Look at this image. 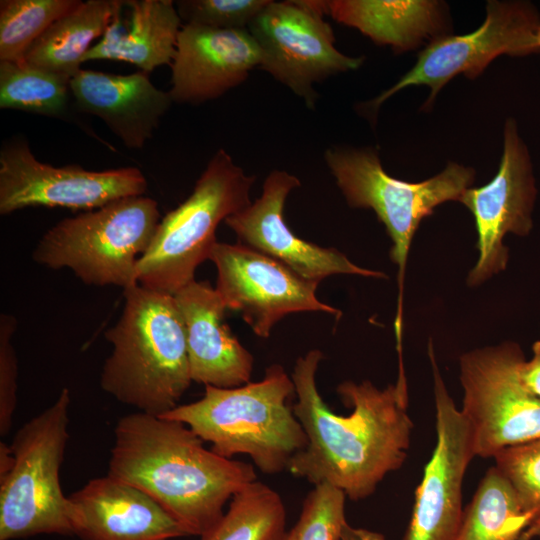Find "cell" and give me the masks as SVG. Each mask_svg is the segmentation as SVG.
<instances>
[{
    "label": "cell",
    "instance_id": "1",
    "mask_svg": "<svg viewBox=\"0 0 540 540\" xmlns=\"http://www.w3.org/2000/svg\"><path fill=\"white\" fill-rule=\"evenodd\" d=\"M323 353L318 349L299 357L291 378L296 402L293 412L307 445L291 460L288 471L311 484H329L353 501L372 495L390 472L405 462L414 424L407 412V387L377 388L368 380L337 386L348 415L330 410L321 397L316 374Z\"/></svg>",
    "mask_w": 540,
    "mask_h": 540
},
{
    "label": "cell",
    "instance_id": "2",
    "mask_svg": "<svg viewBox=\"0 0 540 540\" xmlns=\"http://www.w3.org/2000/svg\"><path fill=\"white\" fill-rule=\"evenodd\" d=\"M182 422L136 412L114 428L108 475L151 496L185 530L203 536L229 499L257 480L254 467L206 449Z\"/></svg>",
    "mask_w": 540,
    "mask_h": 540
},
{
    "label": "cell",
    "instance_id": "3",
    "mask_svg": "<svg viewBox=\"0 0 540 540\" xmlns=\"http://www.w3.org/2000/svg\"><path fill=\"white\" fill-rule=\"evenodd\" d=\"M123 296L118 321L104 333L112 352L100 386L121 403L163 416L192 383L183 318L173 295L137 284Z\"/></svg>",
    "mask_w": 540,
    "mask_h": 540
},
{
    "label": "cell",
    "instance_id": "4",
    "mask_svg": "<svg viewBox=\"0 0 540 540\" xmlns=\"http://www.w3.org/2000/svg\"><path fill=\"white\" fill-rule=\"evenodd\" d=\"M291 376L280 364L266 368L262 380L234 388L206 385L203 396L163 416L187 425L216 454L231 459L245 454L265 474L288 470L307 445L293 412Z\"/></svg>",
    "mask_w": 540,
    "mask_h": 540
},
{
    "label": "cell",
    "instance_id": "5",
    "mask_svg": "<svg viewBox=\"0 0 540 540\" xmlns=\"http://www.w3.org/2000/svg\"><path fill=\"white\" fill-rule=\"evenodd\" d=\"M255 177L219 149L196 181L190 196L159 222L152 242L137 264L144 288L175 295L195 281V272L217 242L218 225L251 204Z\"/></svg>",
    "mask_w": 540,
    "mask_h": 540
},
{
    "label": "cell",
    "instance_id": "6",
    "mask_svg": "<svg viewBox=\"0 0 540 540\" xmlns=\"http://www.w3.org/2000/svg\"><path fill=\"white\" fill-rule=\"evenodd\" d=\"M160 222L158 203L139 195L65 218L47 230L32 253L47 268L70 269L86 285H137V264Z\"/></svg>",
    "mask_w": 540,
    "mask_h": 540
},
{
    "label": "cell",
    "instance_id": "7",
    "mask_svg": "<svg viewBox=\"0 0 540 540\" xmlns=\"http://www.w3.org/2000/svg\"><path fill=\"white\" fill-rule=\"evenodd\" d=\"M324 159L348 205L372 209L392 241L390 258L398 266L399 287L394 328L401 348L403 285L411 241L436 206L460 200L473 182L474 171L451 162L434 177L411 183L387 174L373 149L335 146L326 149Z\"/></svg>",
    "mask_w": 540,
    "mask_h": 540
},
{
    "label": "cell",
    "instance_id": "8",
    "mask_svg": "<svg viewBox=\"0 0 540 540\" xmlns=\"http://www.w3.org/2000/svg\"><path fill=\"white\" fill-rule=\"evenodd\" d=\"M70 402V391L63 388L52 405L16 432L10 444L14 464L0 478V540L73 535L59 477Z\"/></svg>",
    "mask_w": 540,
    "mask_h": 540
},
{
    "label": "cell",
    "instance_id": "9",
    "mask_svg": "<svg viewBox=\"0 0 540 540\" xmlns=\"http://www.w3.org/2000/svg\"><path fill=\"white\" fill-rule=\"evenodd\" d=\"M513 342L472 350L460 358L462 408L475 456L540 438V399L521 381L524 361Z\"/></svg>",
    "mask_w": 540,
    "mask_h": 540
},
{
    "label": "cell",
    "instance_id": "10",
    "mask_svg": "<svg viewBox=\"0 0 540 540\" xmlns=\"http://www.w3.org/2000/svg\"><path fill=\"white\" fill-rule=\"evenodd\" d=\"M325 14L327 1H270L248 27L261 53L258 68L302 98L309 109L318 99L315 83L356 70L364 60L335 47Z\"/></svg>",
    "mask_w": 540,
    "mask_h": 540
},
{
    "label": "cell",
    "instance_id": "11",
    "mask_svg": "<svg viewBox=\"0 0 540 540\" xmlns=\"http://www.w3.org/2000/svg\"><path fill=\"white\" fill-rule=\"evenodd\" d=\"M486 11L483 24L475 31L432 39L413 68L372 100L369 108L377 110L390 96L412 85L430 88L424 107L430 106L440 89L459 74L473 79L499 55L540 52V18L533 6L519 1H488Z\"/></svg>",
    "mask_w": 540,
    "mask_h": 540
},
{
    "label": "cell",
    "instance_id": "12",
    "mask_svg": "<svg viewBox=\"0 0 540 540\" xmlns=\"http://www.w3.org/2000/svg\"><path fill=\"white\" fill-rule=\"evenodd\" d=\"M147 179L136 167L91 171L73 164L40 162L26 140L7 142L0 151V214L33 207L93 210L112 201L144 195Z\"/></svg>",
    "mask_w": 540,
    "mask_h": 540
},
{
    "label": "cell",
    "instance_id": "13",
    "mask_svg": "<svg viewBox=\"0 0 540 540\" xmlns=\"http://www.w3.org/2000/svg\"><path fill=\"white\" fill-rule=\"evenodd\" d=\"M209 260L217 269L215 289L227 310L242 319L261 338H268L282 318L296 312H342L316 296L317 282L246 245L216 242Z\"/></svg>",
    "mask_w": 540,
    "mask_h": 540
},
{
    "label": "cell",
    "instance_id": "14",
    "mask_svg": "<svg viewBox=\"0 0 540 540\" xmlns=\"http://www.w3.org/2000/svg\"><path fill=\"white\" fill-rule=\"evenodd\" d=\"M428 355L434 378L436 445L415 492L403 540H452L462 519V486L475 456L470 427L450 396L436 362Z\"/></svg>",
    "mask_w": 540,
    "mask_h": 540
},
{
    "label": "cell",
    "instance_id": "15",
    "mask_svg": "<svg viewBox=\"0 0 540 540\" xmlns=\"http://www.w3.org/2000/svg\"><path fill=\"white\" fill-rule=\"evenodd\" d=\"M535 198L528 150L514 120L508 119L496 175L484 186L466 189L459 200L473 214L478 234L479 258L469 273V285H478L504 270L508 250L503 238L509 232L520 236L529 233Z\"/></svg>",
    "mask_w": 540,
    "mask_h": 540
},
{
    "label": "cell",
    "instance_id": "16",
    "mask_svg": "<svg viewBox=\"0 0 540 540\" xmlns=\"http://www.w3.org/2000/svg\"><path fill=\"white\" fill-rule=\"evenodd\" d=\"M299 186L296 176L274 170L266 177L260 197L224 222L240 244L273 258L306 280L320 283L336 274L387 278L383 272L359 267L335 248L308 242L291 231L284 207L289 193Z\"/></svg>",
    "mask_w": 540,
    "mask_h": 540
},
{
    "label": "cell",
    "instance_id": "17",
    "mask_svg": "<svg viewBox=\"0 0 540 540\" xmlns=\"http://www.w3.org/2000/svg\"><path fill=\"white\" fill-rule=\"evenodd\" d=\"M260 49L245 30L183 24L170 65L173 102L197 105L217 99L258 68Z\"/></svg>",
    "mask_w": 540,
    "mask_h": 540
},
{
    "label": "cell",
    "instance_id": "18",
    "mask_svg": "<svg viewBox=\"0 0 540 540\" xmlns=\"http://www.w3.org/2000/svg\"><path fill=\"white\" fill-rule=\"evenodd\" d=\"M73 535L81 540H170L188 536L151 496L110 475L68 496Z\"/></svg>",
    "mask_w": 540,
    "mask_h": 540
},
{
    "label": "cell",
    "instance_id": "19",
    "mask_svg": "<svg viewBox=\"0 0 540 540\" xmlns=\"http://www.w3.org/2000/svg\"><path fill=\"white\" fill-rule=\"evenodd\" d=\"M183 318L192 382L234 388L250 382L254 358L225 322L215 287L193 281L173 295Z\"/></svg>",
    "mask_w": 540,
    "mask_h": 540
},
{
    "label": "cell",
    "instance_id": "20",
    "mask_svg": "<svg viewBox=\"0 0 540 540\" xmlns=\"http://www.w3.org/2000/svg\"><path fill=\"white\" fill-rule=\"evenodd\" d=\"M69 86L78 110L100 118L129 149H141L153 137L174 103L142 71L123 75L81 69Z\"/></svg>",
    "mask_w": 540,
    "mask_h": 540
},
{
    "label": "cell",
    "instance_id": "21",
    "mask_svg": "<svg viewBox=\"0 0 540 540\" xmlns=\"http://www.w3.org/2000/svg\"><path fill=\"white\" fill-rule=\"evenodd\" d=\"M126 25L117 12L101 39L86 53L83 63L114 60L131 63L148 73L171 65L183 25L171 0H129Z\"/></svg>",
    "mask_w": 540,
    "mask_h": 540
},
{
    "label": "cell",
    "instance_id": "22",
    "mask_svg": "<svg viewBox=\"0 0 540 540\" xmlns=\"http://www.w3.org/2000/svg\"><path fill=\"white\" fill-rule=\"evenodd\" d=\"M327 14L399 53L442 35L445 26L438 1L333 0L327 1Z\"/></svg>",
    "mask_w": 540,
    "mask_h": 540
},
{
    "label": "cell",
    "instance_id": "23",
    "mask_svg": "<svg viewBox=\"0 0 540 540\" xmlns=\"http://www.w3.org/2000/svg\"><path fill=\"white\" fill-rule=\"evenodd\" d=\"M123 4L118 0L82 1L30 46L24 60L71 80L81 70L92 42L103 36Z\"/></svg>",
    "mask_w": 540,
    "mask_h": 540
},
{
    "label": "cell",
    "instance_id": "24",
    "mask_svg": "<svg viewBox=\"0 0 540 540\" xmlns=\"http://www.w3.org/2000/svg\"><path fill=\"white\" fill-rule=\"evenodd\" d=\"M532 525L506 478L493 466L463 511L452 540H520Z\"/></svg>",
    "mask_w": 540,
    "mask_h": 540
},
{
    "label": "cell",
    "instance_id": "25",
    "mask_svg": "<svg viewBox=\"0 0 540 540\" xmlns=\"http://www.w3.org/2000/svg\"><path fill=\"white\" fill-rule=\"evenodd\" d=\"M285 526L281 496L256 480L232 497L228 510L201 540H281Z\"/></svg>",
    "mask_w": 540,
    "mask_h": 540
},
{
    "label": "cell",
    "instance_id": "26",
    "mask_svg": "<svg viewBox=\"0 0 540 540\" xmlns=\"http://www.w3.org/2000/svg\"><path fill=\"white\" fill-rule=\"evenodd\" d=\"M70 80L22 61H0V108L60 117L67 110Z\"/></svg>",
    "mask_w": 540,
    "mask_h": 540
},
{
    "label": "cell",
    "instance_id": "27",
    "mask_svg": "<svg viewBox=\"0 0 540 540\" xmlns=\"http://www.w3.org/2000/svg\"><path fill=\"white\" fill-rule=\"evenodd\" d=\"M80 0H1L0 61H22L30 46Z\"/></svg>",
    "mask_w": 540,
    "mask_h": 540
},
{
    "label": "cell",
    "instance_id": "28",
    "mask_svg": "<svg viewBox=\"0 0 540 540\" xmlns=\"http://www.w3.org/2000/svg\"><path fill=\"white\" fill-rule=\"evenodd\" d=\"M345 494L326 483L315 485L305 497L296 524L281 540H342L347 525Z\"/></svg>",
    "mask_w": 540,
    "mask_h": 540
},
{
    "label": "cell",
    "instance_id": "29",
    "mask_svg": "<svg viewBox=\"0 0 540 540\" xmlns=\"http://www.w3.org/2000/svg\"><path fill=\"white\" fill-rule=\"evenodd\" d=\"M493 458L495 467L513 488L532 525L539 523L540 438L504 448Z\"/></svg>",
    "mask_w": 540,
    "mask_h": 540
},
{
    "label": "cell",
    "instance_id": "30",
    "mask_svg": "<svg viewBox=\"0 0 540 540\" xmlns=\"http://www.w3.org/2000/svg\"><path fill=\"white\" fill-rule=\"evenodd\" d=\"M271 0H181L175 6L183 24L222 30H248Z\"/></svg>",
    "mask_w": 540,
    "mask_h": 540
},
{
    "label": "cell",
    "instance_id": "31",
    "mask_svg": "<svg viewBox=\"0 0 540 540\" xmlns=\"http://www.w3.org/2000/svg\"><path fill=\"white\" fill-rule=\"evenodd\" d=\"M17 327L16 318L10 314L0 316V434L11 428L17 401L18 365L12 338Z\"/></svg>",
    "mask_w": 540,
    "mask_h": 540
},
{
    "label": "cell",
    "instance_id": "32",
    "mask_svg": "<svg viewBox=\"0 0 540 540\" xmlns=\"http://www.w3.org/2000/svg\"><path fill=\"white\" fill-rule=\"evenodd\" d=\"M532 351V358L521 364L520 378L527 390L540 399V341L533 344Z\"/></svg>",
    "mask_w": 540,
    "mask_h": 540
},
{
    "label": "cell",
    "instance_id": "33",
    "mask_svg": "<svg viewBox=\"0 0 540 540\" xmlns=\"http://www.w3.org/2000/svg\"><path fill=\"white\" fill-rule=\"evenodd\" d=\"M342 540H386L382 534L365 529H355L347 525Z\"/></svg>",
    "mask_w": 540,
    "mask_h": 540
},
{
    "label": "cell",
    "instance_id": "34",
    "mask_svg": "<svg viewBox=\"0 0 540 540\" xmlns=\"http://www.w3.org/2000/svg\"><path fill=\"white\" fill-rule=\"evenodd\" d=\"M536 536H540V522L530 526L527 531H524L520 540H531Z\"/></svg>",
    "mask_w": 540,
    "mask_h": 540
},
{
    "label": "cell",
    "instance_id": "35",
    "mask_svg": "<svg viewBox=\"0 0 540 540\" xmlns=\"http://www.w3.org/2000/svg\"><path fill=\"white\" fill-rule=\"evenodd\" d=\"M538 37H539V44H540V30H539V34H538Z\"/></svg>",
    "mask_w": 540,
    "mask_h": 540
}]
</instances>
